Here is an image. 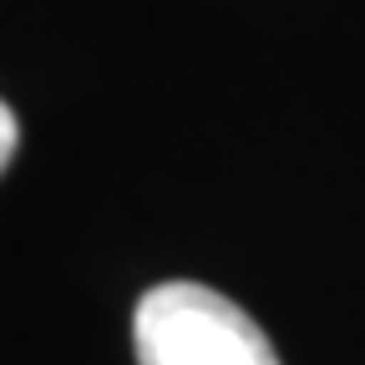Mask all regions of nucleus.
I'll use <instances>...</instances> for the list:
<instances>
[{"label":"nucleus","mask_w":365,"mask_h":365,"mask_svg":"<svg viewBox=\"0 0 365 365\" xmlns=\"http://www.w3.org/2000/svg\"><path fill=\"white\" fill-rule=\"evenodd\" d=\"M137 365H279L269 335L208 284L168 279L137 299Z\"/></svg>","instance_id":"1"},{"label":"nucleus","mask_w":365,"mask_h":365,"mask_svg":"<svg viewBox=\"0 0 365 365\" xmlns=\"http://www.w3.org/2000/svg\"><path fill=\"white\" fill-rule=\"evenodd\" d=\"M16 143H21V122H16V112L0 102V173H6V163L16 158Z\"/></svg>","instance_id":"2"}]
</instances>
